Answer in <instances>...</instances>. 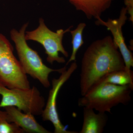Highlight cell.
<instances>
[{"label": "cell", "mask_w": 133, "mask_h": 133, "mask_svg": "<svg viewBox=\"0 0 133 133\" xmlns=\"http://www.w3.org/2000/svg\"><path fill=\"white\" fill-rule=\"evenodd\" d=\"M125 69L124 60L111 36L94 41L86 50L81 60V95L106 74Z\"/></svg>", "instance_id": "obj_1"}, {"label": "cell", "mask_w": 133, "mask_h": 133, "mask_svg": "<svg viewBox=\"0 0 133 133\" xmlns=\"http://www.w3.org/2000/svg\"><path fill=\"white\" fill-rule=\"evenodd\" d=\"M133 90V87L129 85L97 83L79 99L78 105L98 112L111 113L113 107L119 104H127L131 101Z\"/></svg>", "instance_id": "obj_2"}, {"label": "cell", "mask_w": 133, "mask_h": 133, "mask_svg": "<svg viewBox=\"0 0 133 133\" xmlns=\"http://www.w3.org/2000/svg\"><path fill=\"white\" fill-rule=\"evenodd\" d=\"M28 26V23L24 24L19 31L12 30L10 31L11 39L15 43L19 62L26 74L37 79L45 88H49L50 86V74L53 72L61 73L66 67L53 69L44 63L38 53L26 42L25 31Z\"/></svg>", "instance_id": "obj_3"}, {"label": "cell", "mask_w": 133, "mask_h": 133, "mask_svg": "<svg viewBox=\"0 0 133 133\" xmlns=\"http://www.w3.org/2000/svg\"><path fill=\"white\" fill-rule=\"evenodd\" d=\"M0 108L13 106L34 115H41L45 107L44 98L35 87L28 88H8L0 82Z\"/></svg>", "instance_id": "obj_4"}, {"label": "cell", "mask_w": 133, "mask_h": 133, "mask_svg": "<svg viewBox=\"0 0 133 133\" xmlns=\"http://www.w3.org/2000/svg\"><path fill=\"white\" fill-rule=\"evenodd\" d=\"M13 51L12 44L0 33V82L9 88H30L27 74Z\"/></svg>", "instance_id": "obj_5"}, {"label": "cell", "mask_w": 133, "mask_h": 133, "mask_svg": "<svg viewBox=\"0 0 133 133\" xmlns=\"http://www.w3.org/2000/svg\"><path fill=\"white\" fill-rule=\"evenodd\" d=\"M37 28L33 31H26V41H36L42 44L47 55V61L50 63L52 64L55 62L64 63L65 59L59 56V52H61L65 57L69 56L68 52L65 49L62 41L65 34L70 32L73 26L66 30L60 29L54 32L48 28L42 18L40 19Z\"/></svg>", "instance_id": "obj_6"}, {"label": "cell", "mask_w": 133, "mask_h": 133, "mask_svg": "<svg viewBox=\"0 0 133 133\" xmlns=\"http://www.w3.org/2000/svg\"><path fill=\"white\" fill-rule=\"evenodd\" d=\"M77 68L76 62H73L68 69L66 68L61 72L58 78L52 81V88L49 92L48 101L45 103L42 115L44 121H49L53 125L55 133H77L76 131H69L61 122L57 108V99L59 90L65 83L69 80Z\"/></svg>", "instance_id": "obj_7"}, {"label": "cell", "mask_w": 133, "mask_h": 133, "mask_svg": "<svg viewBox=\"0 0 133 133\" xmlns=\"http://www.w3.org/2000/svg\"><path fill=\"white\" fill-rule=\"evenodd\" d=\"M127 9L124 7L121 10L118 18L109 19L106 21L99 19L97 20L95 24L105 26L112 33L113 41L121 54L126 70L130 71L131 67L133 66V54L126 45L122 30V27L127 19Z\"/></svg>", "instance_id": "obj_8"}, {"label": "cell", "mask_w": 133, "mask_h": 133, "mask_svg": "<svg viewBox=\"0 0 133 133\" xmlns=\"http://www.w3.org/2000/svg\"><path fill=\"white\" fill-rule=\"evenodd\" d=\"M8 121L16 124L24 132L50 133L37 121L34 115L26 113L13 106L4 108Z\"/></svg>", "instance_id": "obj_9"}, {"label": "cell", "mask_w": 133, "mask_h": 133, "mask_svg": "<svg viewBox=\"0 0 133 133\" xmlns=\"http://www.w3.org/2000/svg\"><path fill=\"white\" fill-rule=\"evenodd\" d=\"M76 9L83 12L88 19H101L102 14L114 0H68Z\"/></svg>", "instance_id": "obj_10"}, {"label": "cell", "mask_w": 133, "mask_h": 133, "mask_svg": "<svg viewBox=\"0 0 133 133\" xmlns=\"http://www.w3.org/2000/svg\"><path fill=\"white\" fill-rule=\"evenodd\" d=\"M83 125L80 133H102L104 131L108 117L106 113H95L92 108L83 107Z\"/></svg>", "instance_id": "obj_11"}, {"label": "cell", "mask_w": 133, "mask_h": 133, "mask_svg": "<svg viewBox=\"0 0 133 133\" xmlns=\"http://www.w3.org/2000/svg\"><path fill=\"white\" fill-rule=\"evenodd\" d=\"M102 83L118 85H129L133 87V71L125 69L109 72L102 77L95 84Z\"/></svg>", "instance_id": "obj_12"}, {"label": "cell", "mask_w": 133, "mask_h": 133, "mask_svg": "<svg viewBox=\"0 0 133 133\" xmlns=\"http://www.w3.org/2000/svg\"><path fill=\"white\" fill-rule=\"evenodd\" d=\"M86 26L85 23H79L74 30H71V44L72 51L70 59L66 63V65L71 62H76V55L78 50L84 44L83 39V31Z\"/></svg>", "instance_id": "obj_13"}, {"label": "cell", "mask_w": 133, "mask_h": 133, "mask_svg": "<svg viewBox=\"0 0 133 133\" xmlns=\"http://www.w3.org/2000/svg\"><path fill=\"white\" fill-rule=\"evenodd\" d=\"M16 124L8 121L5 111L0 110V133H23Z\"/></svg>", "instance_id": "obj_14"}, {"label": "cell", "mask_w": 133, "mask_h": 133, "mask_svg": "<svg viewBox=\"0 0 133 133\" xmlns=\"http://www.w3.org/2000/svg\"><path fill=\"white\" fill-rule=\"evenodd\" d=\"M127 13L129 15V20L133 22V0H124Z\"/></svg>", "instance_id": "obj_15"}]
</instances>
